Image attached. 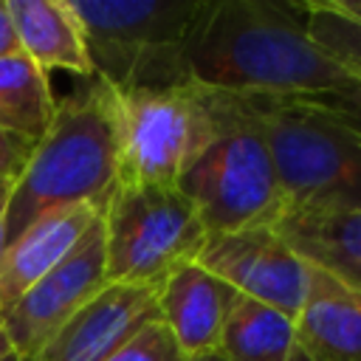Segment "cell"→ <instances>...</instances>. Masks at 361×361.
Here are the masks:
<instances>
[{
	"mask_svg": "<svg viewBox=\"0 0 361 361\" xmlns=\"http://www.w3.org/2000/svg\"><path fill=\"white\" fill-rule=\"evenodd\" d=\"M296 344L307 361H361V293L310 265Z\"/></svg>",
	"mask_w": 361,
	"mask_h": 361,
	"instance_id": "obj_13",
	"label": "cell"
},
{
	"mask_svg": "<svg viewBox=\"0 0 361 361\" xmlns=\"http://www.w3.org/2000/svg\"><path fill=\"white\" fill-rule=\"evenodd\" d=\"M183 361H226L220 353H206V355H192V358H183Z\"/></svg>",
	"mask_w": 361,
	"mask_h": 361,
	"instance_id": "obj_25",
	"label": "cell"
},
{
	"mask_svg": "<svg viewBox=\"0 0 361 361\" xmlns=\"http://www.w3.org/2000/svg\"><path fill=\"white\" fill-rule=\"evenodd\" d=\"M56 99L51 79L23 51L0 56V130L37 147L54 116Z\"/></svg>",
	"mask_w": 361,
	"mask_h": 361,
	"instance_id": "obj_17",
	"label": "cell"
},
{
	"mask_svg": "<svg viewBox=\"0 0 361 361\" xmlns=\"http://www.w3.org/2000/svg\"><path fill=\"white\" fill-rule=\"evenodd\" d=\"M31 149H34L31 144L0 130V180L17 183V178L23 175V169L31 158Z\"/></svg>",
	"mask_w": 361,
	"mask_h": 361,
	"instance_id": "obj_20",
	"label": "cell"
},
{
	"mask_svg": "<svg viewBox=\"0 0 361 361\" xmlns=\"http://www.w3.org/2000/svg\"><path fill=\"white\" fill-rule=\"evenodd\" d=\"M149 322H158L155 290L107 285L31 361H107Z\"/></svg>",
	"mask_w": 361,
	"mask_h": 361,
	"instance_id": "obj_10",
	"label": "cell"
},
{
	"mask_svg": "<svg viewBox=\"0 0 361 361\" xmlns=\"http://www.w3.org/2000/svg\"><path fill=\"white\" fill-rule=\"evenodd\" d=\"M118 93L121 183L178 186L223 127L220 90L195 82Z\"/></svg>",
	"mask_w": 361,
	"mask_h": 361,
	"instance_id": "obj_5",
	"label": "cell"
},
{
	"mask_svg": "<svg viewBox=\"0 0 361 361\" xmlns=\"http://www.w3.org/2000/svg\"><path fill=\"white\" fill-rule=\"evenodd\" d=\"M313 99L322 110H327L333 118L347 124L353 133L361 135V87L344 90V93H327V96H307Z\"/></svg>",
	"mask_w": 361,
	"mask_h": 361,
	"instance_id": "obj_19",
	"label": "cell"
},
{
	"mask_svg": "<svg viewBox=\"0 0 361 361\" xmlns=\"http://www.w3.org/2000/svg\"><path fill=\"white\" fill-rule=\"evenodd\" d=\"M271 228L305 262L361 293V212L285 209Z\"/></svg>",
	"mask_w": 361,
	"mask_h": 361,
	"instance_id": "obj_15",
	"label": "cell"
},
{
	"mask_svg": "<svg viewBox=\"0 0 361 361\" xmlns=\"http://www.w3.org/2000/svg\"><path fill=\"white\" fill-rule=\"evenodd\" d=\"M6 6L20 51L39 71H68L82 82L96 76L85 28L71 0H6Z\"/></svg>",
	"mask_w": 361,
	"mask_h": 361,
	"instance_id": "obj_14",
	"label": "cell"
},
{
	"mask_svg": "<svg viewBox=\"0 0 361 361\" xmlns=\"http://www.w3.org/2000/svg\"><path fill=\"white\" fill-rule=\"evenodd\" d=\"M290 361H307V358H305V355H302V353H296V355H293V358H290Z\"/></svg>",
	"mask_w": 361,
	"mask_h": 361,
	"instance_id": "obj_27",
	"label": "cell"
},
{
	"mask_svg": "<svg viewBox=\"0 0 361 361\" xmlns=\"http://www.w3.org/2000/svg\"><path fill=\"white\" fill-rule=\"evenodd\" d=\"M217 353L226 361H290L299 353L296 319L237 293L226 316Z\"/></svg>",
	"mask_w": 361,
	"mask_h": 361,
	"instance_id": "obj_16",
	"label": "cell"
},
{
	"mask_svg": "<svg viewBox=\"0 0 361 361\" xmlns=\"http://www.w3.org/2000/svg\"><path fill=\"white\" fill-rule=\"evenodd\" d=\"M107 361H183L180 347L175 344L172 333L158 322H149L141 327L118 353H113Z\"/></svg>",
	"mask_w": 361,
	"mask_h": 361,
	"instance_id": "obj_18",
	"label": "cell"
},
{
	"mask_svg": "<svg viewBox=\"0 0 361 361\" xmlns=\"http://www.w3.org/2000/svg\"><path fill=\"white\" fill-rule=\"evenodd\" d=\"M11 189H14V183H11V180H0V262H3V257H6V248H8V231H6V212H8Z\"/></svg>",
	"mask_w": 361,
	"mask_h": 361,
	"instance_id": "obj_22",
	"label": "cell"
},
{
	"mask_svg": "<svg viewBox=\"0 0 361 361\" xmlns=\"http://www.w3.org/2000/svg\"><path fill=\"white\" fill-rule=\"evenodd\" d=\"M121 186L118 93L102 76L56 104L45 138L17 178L6 212L8 243L39 214L59 206H90L104 214Z\"/></svg>",
	"mask_w": 361,
	"mask_h": 361,
	"instance_id": "obj_2",
	"label": "cell"
},
{
	"mask_svg": "<svg viewBox=\"0 0 361 361\" xmlns=\"http://www.w3.org/2000/svg\"><path fill=\"white\" fill-rule=\"evenodd\" d=\"M96 76L116 90L189 82L186 39L200 0H85L73 3Z\"/></svg>",
	"mask_w": 361,
	"mask_h": 361,
	"instance_id": "obj_4",
	"label": "cell"
},
{
	"mask_svg": "<svg viewBox=\"0 0 361 361\" xmlns=\"http://www.w3.org/2000/svg\"><path fill=\"white\" fill-rule=\"evenodd\" d=\"M197 262L237 293L265 302L290 319L299 316L310 288V265L274 228L209 234Z\"/></svg>",
	"mask_w": 361,
	"mask_h": 361,
	"instance_id": "obj_9",
	"label": "cell"
},
{
	"mask_svg": "<svg viewBox=\"0 0 361 361\" xmlns=\"http://www.w3.org/2000/svg\"><path fill=\"white\" fill-rule=\"evenodd\" d=\"M104 265L110 285L158 288L197 254L209 237L192 200L178 186H127L104 214Z\"/></svg>",
	"mask_w": 361,
	"mask_h": 361,
	"instance_id": "obj_7",
	"label": "cell"
},
{
	"mask_svg": "<svg viewBox=\"0 0 361 361\" xmlns=\"http://www.w3.org/2000/svg\"><path fill=\"white\" fill-rule=\"evenodd\" d=\"M223 127L197 164L180 178L178 189L192 200L209 234L271 228L285 197L271 161V149L245 116L234 93H223Z\"/></svg>",
	"mask_w": 361,
	"mask_h": 361,
	"instance_id": "obj_6",
	"label": "cell"
},
{
	"mask_svg": "<svg viewBox=\"0 0 361 361\" xmlns=\"http://www.w3.org/2000/svg\"><path fill=\"white\" fill-rule=\"evenodd\" d=\"M99 223L102 212L90 206H59L28 223L8 243L0 262V310L11 307L34 282L51 274Z\"/></svg>",
	"mask_w": 361,
	"mask_h": 361,
	"instance_id": "obj_12",
	"label": "cell"
},
{
	"mask_svg": "<svg viewBox=\"0 0 361 361\" xmlns=\"http://www.w3.org/2000/svg\"><path fill=\"white\" fill-rule=\"evenodd\" d=\"M336 6H338L344 14H350L353 20L361 23V0H336Z\"/></svg>",
	"mask_w": 361,
	"mask_h": 361,
	"instance_id": "obj_23",
	"label": "cell"
},
{
	"mask_svg": "<svg viewBox=\"0 0 361 361\" xmlns=\"http://www.w3.org/2000/svg\"><path fill=\"white\" fill-rule=\"evenodd\" d=\"M11 341H8V333H6V324H3V310H0V358L11 355Z\"/></svg>",
	"mask_w": 361,
	"mask_h": 361,
	"instance_id": "obj_24",
	"label": "cell"
},
{
	"mask_svg": "<svg viewBox=\"0 0 361 361\" xmlns=\"http://www.w3.org/2000/svg\"><path fill=\"white\" fill-rule=\"evenodd\" d=\"M189 82L234 96H327L361 87L307 34L299 6L200 0L186 39Z\"/></svg>",
	"mask_w": 361,
	"mask_h": 361,
	"instance_id": "obj_1",
	"label": "cell"
},
{
	"mask_svg": "<svg viewBox=\"0 0 361 361\" xmlns=\"http://www.w3.org/2000/svg\"><path fill=\"white\" fill-rule=\"evenodd\" d=\"M107 285L104 228L99 223L51 274L34 282L11 307L3 310L11 350L23 361H31L54 333Z\"/></svg>",
	"mask_w": 361,
	"mask_h": 361,
	"instance_id": "obj_8",
	"label": "cell"
},
{
	"mask_svg": "<svg viewBox=\"0 0 361 361\" xmlns=\"http://www.w3.org/2000/svg\"><path fill=\"white\" fill-rule=\"evenodd\" d=\"M158 319L172 333L183 358L217 353L226 316L237 290L200 262L180 265L158 288Z\"/></svg>",
	"mask_w": 361,
	"mask_h": 361,
	"instance_id": "obj_11",
	"label": "cell"
},
{
	"mask_svg": "<svg viewBox=\"0 0 361 361\" xmlns=\"http://www.w3.org/2000/svg\"><path fill=\"white\" fill-rule=\"evenodd\" d=\"M262 133L285 209L361 212V135L307 96H237Z\"/></svg>",
	"mask_w": 361,
	"mask_h": 361,
	"instance_id": "obj_3",
	"label": "cell"
},
{
	"mask_svg": "<svg viewBox=\"0 0 361 361\" xmlns=\"http://www.w3.org/2000/svg\"><path fill=\"white\" fill-rule=\"evenodd\" d=\"M8 54H20V42L14 34L8 6H6V0H0V56H8Z\"/></svg>",
	"mask_w": 361,
	"mask_h": 361,
	"instance_id": "obj_21",
	"label": "cell"
},
{
	"mask_svg": "<svg viewBox=\"0 0 361 361\" xmlns=\"http://www.w3.org/2000/svg\"><path fill=\"white\" fill-rule=\"evenodd\" d=\"M0 361H23L17 353H11V355H6V358H0Z\"/></svg>",
	"mask_w": 361,
	"mask_h": 361,
	"instance_id": "obj_26",
	"label": "cell"
}]
</instances>
